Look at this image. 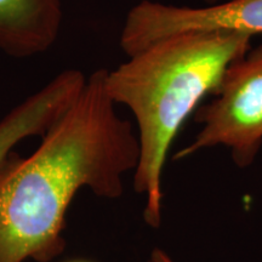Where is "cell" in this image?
Listing matches in <instances>:
<instances>
[{"label":"cell","instance_id":"1","mask_svg":"<svg viewBox=\"0 0 262 262\" xmlns=\"http://www.w3.org/2000/svg\"><path fill=\"white\" fill-rule=\"evenodd\" d=\"M106 70L86 78L80 94L41 136L31 156L0 163V262H50L66 247V214L81 188L117 199L135 171L140 142L117 113Z\"/></svg>","mask_w":262,"mask_h":262},{"label":"cell","instance_id":"2","mask_svg":"<svg viewBox=\"0 0 262 262\" xmlns=\"http://www.w3.org/2000/svg\"><path fill=\"white\" fill-rule=\"evenodd\" d=\"M251 49V35L189 32L147 45L106 73L116 104L133 112L140 142L134 188L145 196L146 224H162V178L170 147L206 95H214L227 68Z\"/></svg>","mask_w":262,"mask_h":262},{"label":"cell","instance_id":"3","mask_svg":"<svg viewBox=\"0 0 262 262\" xmlns=\"http://www.w3.org/2000/svg\"><path fill=\"white\" fill-rule=\"evenodd\" d=\"M212 96L195 111L201 129L175 159L222 146L231 152L235 165L248 168L262 146V45L229 66Z\"/></svg>","mask_w":262,"mask_h":262},{"label":"cell","instance_id":"4","mask_svg":"<svg viewBox=\"0 0 262 262\" xmlns=\"http://www.w3.org/2000/svg\"><path fill=\"white\" fill-rule=\"evenodd\" d=\"M262 33V0H225L206 8L142 0L127 12L120 47L127 56L170 35L189 32Z\"/></svg>","mask_w":262,"mask_h":262},{"label":"cell","instance_id":"5","mask_svg":"<svg viewBox=\"0 0 262 262\" xmlns=\"http://www.w3.org/2000/svg\"><path fill=\"white\" fill-rule=\"evenodd\" d=\"M78 70L63 71L0 120V163L22 140L42 136L80 94L86 81Z\"/></svg>","mask_w":262,"mask_h":262},{"label":"cell","instance_id":"6","mask_svg":"<svg viewBox=\"0 0 262 262\" xmlns=\"http://www.w3.org/2000/svg\"><path fill=\"white\" fill-rule=\"evenodd\" d=\"M62 0H0V50L15 58L48 51L60 34Z\"/></svg>","mask_w":262,"mask_h":262},{"label":"cell","instance_id":"7","mask_svg":"<svg viewBox=\"0 0 262 262\" xmlns=\"http://www.w3.org/2000/svg\"><path fill=\"white\" fill-rule=\"evenodd\" d=\"M150 258H152V262H176L165 251L160 250V249H155Z\"/></svg>","mask_w":262,"mask_h":262},{"label":"cell","instance_id":"8","mask_svg":"<svg viewBox=\"0 0 262 262\" xmlns=\"http://www.w3.org/2000/svg\"><path fill=\"white\" fill-rule=\"evenodd\" d=\"M205 2H208V3H211V4H216V3L225 2V0H205Z\"/></svg>","mask_w":262,"mask_h":262},{"label":"cell","instance_id":"9","mask_svg":"<svg viewBox=\"0 0 262 262\" xmlns=\"http://www.w3.org/2000/svg\"><path fill=\"white\" fill-rule=\"evenodd\" d=\"M74 262H77V261H74ZM78 262H83V261H78Z\"/></svg>","mask_w":262,"mask_h":262}]
</instances>
